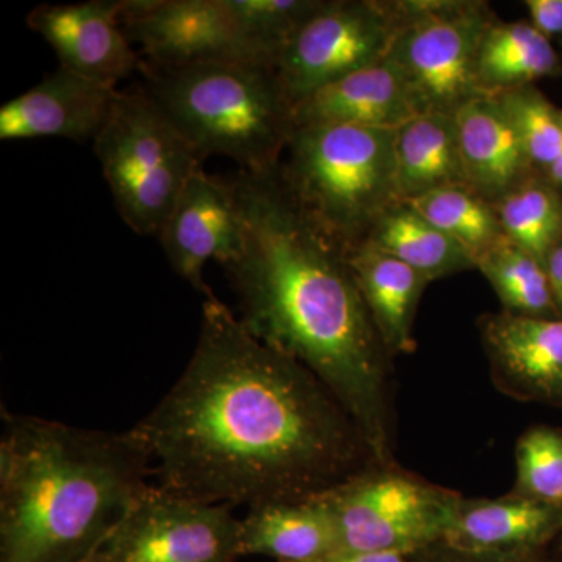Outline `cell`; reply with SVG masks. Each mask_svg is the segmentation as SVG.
<instances>
[{"label":"cell","mask_w":562,"mask_h":562,"mask_svg":"<svg viewBox=\"0 0 562 562\" xmlns=\"http://www.w3.org/2000/svg\"><path fill=\"white\" fill-rule=\"evenodd\" d=\"M131 432L157 484L232 508L305 501L373 462L327 387L214 294L187 369Z\"/></svg>","instance_id":"obj_1"},{"label":"cell","mask_w":562,"mask_h":562,"mask_svg":"<svg viewBox=\"0 0 562 562\" xmlns=\"http://www.w3.org/2000/svg\"><path fill=\"white\" fill-rule=\"evenodd\" d=\"M244 247L225 266L244 327L316 376L349 414L372 461L397 464L390 360L346 251L292 198L280 166L233 177Z\"/></svg>","instance_id":"obj_2"},{"label":"cell","mask_w":562,"mask_h":562,"mask_svg":"<svg viewBox=\"0 0 562 562\" xmlns=\"http://www.w3.org/2000/svg\"><path fill=\"white\" fill-rule=\"evenodd\" d=\"M0 562H88L150 486L131 430L2 412Z\"/></svg>","instance_id":"obj_3"},{"label":"cell","mask_w":562,"mask_h":562,"mask_svg":"<svg viewBox=\"0 0 562 562\" xmlns=\"http://www.w3.org/2000/svg\"><path fill=\"white\" fill-rule=\"evenodd\" d=\"M154 101L202 160L232 158L241 171L277 168L295 132L294 105L277 70L261 63H205L184 68L146 65Z\"/></svg>","instance_id":"obj_4"},{"label":"cell","mask_w":562,"mask_h":562,"mask_svg":"<svg viewBox=\"0 0 562 562\" xmlns=\"http://www.w3.org/2000/svg\"><path fill=\"white\" fill-rule=\"evenodd\" d=\"M397 128L295 127L280 173L292 198L344 251L360 246L384 211L401 202Z\"/></svg>","instance_id":"obj_5"},{"label":"cell","mask_w":562,"mask_h":562,"mask_svg":"<svg viewBox=\"0 0 562 562\" xmlns=\"http://www.w3.org/2000/svg\"><path fill=\"white\" fill-rule=\"evenodd\" d=\"M94 151L114 205L138 235L158 236L202 158L146 88L121 91Z\"/></svg>","instance_id":"obj_6"},{"label":"cell","mask_w":562,"mask_h":562,"mask_svg":"<svg viewBox=\"0 0 562 562\" xmlns=\"http://www.w3.org/2000/svg\"><path fill=\"white\" fill-rule=\"evenodd\" d=\"M341 552H392L406 557L441 542L462 495L376 462L322 492Z\"/></svg>","instance_id":"obj_7"},{"label":"cell","mask_w":562,"mask_h":562,"mask_svg":"<svg viewBox=\"0 0 562 562\" xmlns=\"http://www.w3.org/2000/svg\"><path fill=\"white\" fill-rule=\"evenodd\" d=\"M398 33L387 60L398 69L419 114L453 116L482 98L476 55L487 27L497 20L486 2L390 0Z\"/></svg>","instance_id":"obj_8"},{"label":"cell","mask_w":562,"mask_h":562,"mask_svg":"<svg viewBox=\"0 0 562 562\" xmlns=\"http://www.w3.org/2000/svg\"><path fill=\"white\" fill-rule=\"evenodd\" d=\"M239 535L232 506L150 484L88 562H233Z\"/></svg>","instance_id":"obj_9"},{"label":"cell","mask_w":562,"mask_h":562,"mask_svg":"<svg viewBox=\"0 0 562 562\" xmlns=\"http://www.w3.org/2000/svg\"><path fill=\"white\" fill-rule=\"evenodd\" d=\"M398 24L386 0H322L276 61L292 105L325 85L386 60Z\"/></svg>","instance_id":"obj_10"},{"label":"cell","mask_w":562,"mask_h":562,"mask_svg":"<svg viewBox=\"0 0 562 562\" xmlns=\"http://www.w3.org/2000/svg\"><path fill=\"white\" fill-rule=\"evenodd\" d=\"M121 24L151 68L231 61L276 68L228 0H121Z\"/></svg>","instance_id":"obj_11"},{"label":"cell","mask_w":562,"mask_h":562,"mask_svg":"<svg viewBox=\"0 0 562 562\" xmlns=\"http://www.w3.org/2000/svg\"><path fill=\"white\" fill-rule=\"evenodd\" d=\"M173 271L210 297L203 268L214 260L228 266L244 247V217L235 181L199 169L158 233Z\"/></svg>","instance_id":"obj_12"},{"label":"cell","mask_w":562,"mask_h":562,"mask_svg":"<svg viewBox=\"0 0 562 562\" xmlns=\"http://www.w3.org/2000/svg\"><path fill=\"white\" fill-rule=\"evenodd\" d=\"M27 25L50 44L61 68L87 79L116 87L146 68L122 29L121 0L46 3L29 13Z\"/></svg>","instance_id":"obj_13"},{"label":"cell","mask_w":562,"mask_h":562,"mask_svg":"<svg viewBox=\"0 0 562 562\" xmlns=\"http://www.w3.org/2000/svg\"><path fill=\"white\" fill-rule=\"evenodd\" d=\"M113 85L58 68L31 90L3 103L0 139L94 140L120 101Z\"/></svg>","instance_id":"obj_14"},{"label":"cell","mask_w":562,"mask_h":562,"mask_svg":"<svg viewBox=\"0 0 562 562\" xmlns=\"http://www.w3.org/2000/svg\"><path fill=\"white\" fill-rule=\"evenodd\" d=\"M492 379L519 401L562 406V319L487 314L480 319Z\"/></svg>","instance_id":"obj_15"},{"label":"cell","mask_w":562,"mask_h":562,"mask_svg":"<svg viewBox=\"0 0 562 562\" xmlns=\"http://www.w3.org/2000/svg\"><path fill=\"white\" fill-rule=\"evenodd\" d=\"M468 188L495 203L535 177L530 158L502 103L482 95L453 114Z\"/></svg>","instance_id":"obj_16"},{"label":"cell","mask_w":562,"mask_h":562,"mask_svg":"<svg viewBox=\"0 0 562 562\" xmlns=\"http://www.w3.org/2000/svg\"><path fill=\"white\" fill-rule=\"evenodd\" d=\"M417 114L405 80L387 58L325 85L294 105L295 127L398 128Z\"/></svg>","instance_id":"obj_17"},{"label":"cell","mask_w":562,"mask_h":562,"mask_svg":"<svg viewBox=\"0 0 562 562\" xmlns=\"http://www.w3.org/2000/svg\"><path fill=\"white\" fill-rule=\"evenodd\" d=\"M562 530V508L517 497L464 498L441 542L468 552H542Z\"/></svg>","instance_id":"obj_18"},{"label":"cell","mask_w":562,"mask_h":562,"mask_svg":"<svg viewBox=\"0 0 562 562\" xmlns=\"http://www.w3.org/2000/svg\"><path fill=\"white\" fill-rule=\"evenodd\" d=\"M339 553L338 530L319 495L249 508L241 520L239 557L277 562H321Z\"/></svg>","instance_id":"obj_19"},{"label":"cell","mask_w":562,"mask_h":562,"mask_svg":"<svg viewBox=\"0 0 562 562\" xmlns=\"http://www.w3.org/2000/svg\"><path fill=\"white\" fill-rule=\"evenodd\" d=\"M346 261L387 353H413L417 303L430 281L371 244L347 250Z\"/></svg>","instance_id":"obj_20"},{"label":"cell","mask_w":562,"mask_h":562,"mask_svg":"<svg viewBox=\"0 0 562 562\" xmlns=\"http://www.w3.org/2000/svg\"><path fill=\"white\" fill-rule=\"evenodd\" d=\"M395 180L401 201L442 188H468L453 116L422 113L397 128Z\"/></svg>","instance_id":"obj_21"},{"label":"cell","mask_w":562,"mask_h":562,"mask_svg":"<svg viewBox=\"0 0 562 562\" xmlns=\"http://www.w3.org/2000/svg\"><path fill=\"white\" fill-rule=\"evenodd\" d=\"M546 77H562V60L552 41L531 22H492L476 55V81L483 95L531 87Z\"/></svg>","instance_id":"obj_22"},{"label":"cell","mask_w":562,"mask_h":562,"mask_svg":"<svg viewBox=\"0 0 562 562\" xmlns=\"http://www.w3.org/2000/svg\"><path fill=\"white\" fill-rule=\"evenodd\" d=\"M361 244H371L398 258L430 283L453 273L476 269L475 261L460 244L425 220L419 211L405 201L384 211Z\"/></svg>","instance_id":"obj_23"},{"label":"cell","mask_w":562,"mask_h":562,"mask_svg":"<svg viewBox=\"0 0 562 562\" xmlns=\"http://www.w3.org/2000/svg\"><path fill=\"white\" fill-rule=\"evenodd\" d=\"M405 202L460 244L475 265L508 239L492 203L469 188H442Z\"/></svg>","instance_id":"obj_24"},{"label":"cell","mask_w":562,"mask_h":562,"mask_svg":"<svg viewBox=\"0 0 562 562\" xmlns=\"http://www.w3.org/2000/svg\"><path fill=\"white\" fill-rule=\"evenodd\" d=\"M476 269L497 292L503 312L542 319L558 317L546 266L509 239L484 255Z\"/></svg>","instance_id":"obj_25"},{"label":"cell","mask_w":562,"mask_h":562,"mask_svg":"<svg viewBox=\"0 0 562 562\" xmlns=\"http://www.w3.org/2000/svg\"><path fill=\"white\" fill-rule=\"evenodd\" d=\"M506 238L546 261L562 239V195L542 177H535L492 203Z\"/></svg>","instance_id":"obj_26"},{"label":"cell","mask_w":562,"mask_h":562,"mask_svg":"<svg viewBox=\"0 0 562 562\" xmlns=\"http://www.w3.org/2000/svg\"><path fill=\"white\" fill-rule=\"evenodd\" d=\"M502 103L519 133L535 172L546 179L562 147V110L535 85L492 95Z\"/></svg>","instance_id":"obj_27"},{"label":"cell","mask_w":562,"mask_h":562,"mask_svg":"<svg viewBox=\"0 0 562 562\" xmlns=\"http://www.w3.org/2000/svg\"><path fill=\"white\" fill-rule=\"evenodd\" d=\"M512 494L562 508V430L535 425L516 447V483Z\"/></svg>","instance_id":"obj_28"},{"label":"cell","mask_w":562,"mask_h":562,"mask_svg":"<svg viewBox=\"0 0 562 562\" xmlns=\"http://www.w3.org/2000/svg\"><path fill=\"white\" fill-rule=\"evenodd\" d=\"M321 3L322 0H228L243 27L273 65L291 36Z\"/></svg>","instance_id":"obj_29"},{"label":"cell","mask_w":562,"mask_h":562,"mask_svg":"<svg viewBox=\"0 0 562 562\" xmlns=\"http://www.w3.org/2000/svg\"><path fill=\"white\" fill-rule=\"evenodd\" d=\"M416 562H557L552 554L542 552H468V550L453 549L447 543L438 542L424 552L414 554Z\"/></svg>","instance_id":"obj_30"},{"label":"cell","mask_w":562,"mask_h":562,"mask_svg":"<svg viewBox=\"0 0 562 562\" xmlns=\"http://www.w3.org/2000/svg\"><path fill=\"white\" fill-rule=\"evenodd\" d=\"M530 22L547 40L562 44V0H527Z\"/></svg>","instance_id":"obj_31"},{"label":"cell","mask_w":562,"mask_h":562,"mask_svg":"<svg viewBox=\"0 0 562 562\" xmlns=\"http://www.w3.org/2000/svg\"><path fill=\"white\" fill-rule=\"evenodd\" d=\"M543 266H546L547 276H549L554 308H557L558 317L562 319V239L549 251Z\"/></svg>","instance_id":"obj_32"},{"label":"cell","mask_w":562,"mask_h":562,"mask_svg":"<svg viewBox=\"0 0 562 562\" xmlns=\"http://www.w3.org/2000/svg\"><path fill=\"white\" fill-rule=\"evenodd\" d=\"M321 562H416L413 557L392 552H341Z\"/></svg>","instance_id":"obj_33"},{"label":"cell","mask_w":562,"mask_h":562,"mask_svg":"<svg viewBox=\"0 0 562 562\" xmlns=\"http://www.w3.org/2000/svg\"><path fill=\"white\" fill-rule=\"evenodd\" d=\"M546 180L562 195V147L560 157L553 162L552 168H550L549 173L546 176Z\"/></svg>","instance_id":"obj_34"},{"label":"cell","mask_w":562,"mask_h":562,"mask_svg":"<svg viewBox=\"0 0 562 562\" xmlns=\"http://www.w3.org/2000/svg\"><path fill=\"white\" fill-rule=\"evenodd\" d=\"M552 557L554 561L562 562V530L560 536H558L557 541H554V552Z\"/></svg>","instance_id":"obj_35"}]
</instances>
